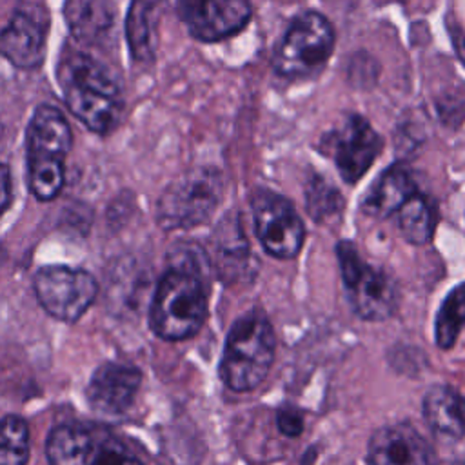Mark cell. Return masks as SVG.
Segmentation results:
<instances>
[{
  "label": "cell",
  "instance_id": "6da1fadb",
  "mask_svg": "<svg viewBox=\"0 0 465 465\" xmlns=\"http://www.w3.org/2000/svg\"><path fill=\"white\" fill-rule=\"evenodd\" d=\"M56 78L69 111L91 131L105 134L116 127L124 111V94L116 76L91 54L67 47Z\"/></svg>",
  "mask_w": 465,
  "mask_h": 465
},
{
  "label": "cell",
  "instance_id": "7a4b0ae2",
  "mask_svg": "<svg viewBox=\"0 0 465 465\" xmlns=\"http://www.w3.org/2000/svg\"><path fill=\"white\" fill-rule=\"evenodd\" d=\"M274 349L276 336L262 311L252 309L240 316L227 334L220 363L223 383L236 392L256 389L269 374Z\"/></svg>",
  "mask_w": 465,
  "mask_h": 465
},
{
  "label": "cell",
  "instance_id": "3957f363",
  "mask_svg": "<svg viewBox=\"0 0 465 465\" xmlns=\"http://www.w3.org/2000/svg\"><path fill=\"white\" fill-rule=\"evenodd\" d=\"M207 318V292L193 269L167 271L153 296L151 329L163 340L180 341L194 336Z\"/></svg>",
  "mask_w": 465,
  "mask_h": 465
},
{
  "label": "cell",
  "instance_id": "277c9868",
  "mask_svg": "<svg viewBox=\"0 0 465 465\" xmlns=\"http://www.w3.org/2000/svg\"><path fill=\"white\" fill-rule=\"evenodd\" d=\"M71 129L53 105L36 107L27 127L29 189L38 200H53L64 185Z\"/></svg>",
  "mask_w": 465,
  "mask_h": 465
},
{
  "label": "cell",
  "instance_id": "5b68a950",
  "mask_svg": "<svg viewBox=\"0 0 465 465\" xmlns=\"http://www.w3.org/2000/svg\"><path fill=\"white\" fill-rule=\"evenodd\" d=\"M334 49V29L316 11L296 16L274 49L272 69L283 78H311L329 62Z\"/></svg>",
  "mask_w": 465,
  "mask_h": 465
},
{
  "label": "cell",
  "instance_id": "8992f818",
  "mask_svg": "<svg viewBox=\"0 0 465 465\" xmlns=\"http://www.w3.org/2000/svg\"><path fill=\"white\" fill-rule=\"evenodd\" d=\"M223 193L222 174L198 167L173 182L158 200V223L163 229H191L203 223Z\"/></svg>",
  "mask_w": 465,
  "mask_h": 465
},
{
  "label": "cell",
  "instance_id": "52a82bcc",
  "mask_svg": "<svg viewBox=\"0 0 465 465\" xmlns=\"http://www.w3.org/2000/svg\"><path fill=\"white\" fill-rule=\"evenodd\" d=\"M45 454L49 465H142L107 429L91 423L56 425Z\"/></svg>",
  "mask_w": 465,
  "mask_h": 465
},
{
  "label": "cell",
  "instance_id": "ba28073f",
  "mask_svg": "<svg viewBox=\"0 0 465 465\" xmlns=\"http://www.w3.org/2000/svg\"><path fill=\"white\" fill-rule=\"evenodd\" d=\"M336 252L352 311L369 322L387 320L398 305L394 282L383 271L367 265L351 242H340Z\"/></svg>",
  "mask_w": 465,
  "mask_h": 465
},
{
  "label": "cell",
  "instance_id": "9c48e42d",
  "mask_svg": "<svg viewBox=\"0 0 465 465\" xmlns=\"http://www.w3.org/2000/svg\"><path fill=\"white\" fill-rule=\"evenodd\" d=\"M40 305L62 322L78 320L94 302L98 283L91 272L65 265L42 267L35 276Z\"/></svg>",
  "mask_w": 465,
  "mask_h": 465
},
{
  "label": "cell",
  "instance_id": "30bf717a",
  "mask_svg": "<svg viewBox=\"0 0 465 465\" xmlns=\"http://www.w3.org/2000/svg\"><path fill=\"white\" fill-rule=\"evenodd\" d=\"M251 209L262 247L274 258H294L303 245L305 227L292 203L272 191H258Z\"/></svg>",
  "mask_w": 465,
  "mask_h": 465
},
{
  "label": "cell",
  "instance_id": "8fae6325",
  "mask_svg": "<svg viewBox=\"0 0 465 465\" xmlns=\"http://www.w3.org/2000/svg\"><path fill=\"white\" fill-rule=\"evenodd\" d=\"M323 145L332 156L341 178L347 183H354L374 163L381 151V138L365 118L351 114L325 134Z\"/></svg>",
  "mask_w": 465,
  "mask_h": 465
},
{
  "label": "cell",
  "instance_id": "7c38bea8",
  "mask_svg": "<svg viewBox=\"0 0 465 465\" xmlns=\"http://www.w3.org/2000/svg\"><path fill=\"white\" fill-rule=\"evenodd\" d=\"M189 33L202 42H220L240 33L251 15V0H178Z\"/></svg>",
  "mask_w": 465,
  "mask_h": 465
},
{
  "label": "cell",
  "instance_id": "4fadbf2b",
  "mask_svg": "<svg viewBox=\"0 0 465 465\" xmlns=\"http://www.w3.org/2000/svg\"><path fill=\"white\" fill-rule=\"evenodd\" d=\"M369 465H436V452L411 425L381 427L369 440Z\"/></svg>",
  "mask_w": 465,
  "mask_h": 465
},
{
  "label": "cell",
  "instance_id": "5bb4252c",
  "mask_svg": "<svg viewBox=\"0 0 465 465\" xmlns=\"http://www.w3.org/2000/svg\"><path fill=\"white\" fill-rule=\"evenodd\" d=\"M44 16L31 5L15 11L0 31V54L20 69L38 67L44 58Z\"/></svg>",
  "mask_w": 465,
  "mask_h": 465
},
{
  "label": "cell",
  "instance_id": "9a60e30c",
  "mask_svg": "<svg viewBox=\"0 0 465 465\" xmlns=\"http://www.w3.org/2000/svg\"><path fill=\"white\" fill-rule=\"evenodd\" d=\"M142 381V372L125 363L107 361L89 380L87 400L102 414H122L133 403Z\"/></svg>",
  "mask_w": 465,
  "mask_h": 465
},
{
  "label": "cell",
  "instance_id": "2e32d148",
  "mask_svg": "<svg viewBox=\"0 0 465 465\" xmlns=\"http://www.w3.org/2000/svg\"><path fill=\"white\" fill-rule=\"evenodd\" d=\"M116 7L113 0H65L64 18L80 44H100L111 33Z\"/></svg>",
  "mask_w": 465,
  "mask_h": 465
},
{
  "label": "cell",
  "instance_id": "e0dca14e",
  "mask_svg": "<svg viewBox=\"0 0 465 465\" xmlns=\"http://www.w3.org/2000/svg\"><path fill=\"white\" fill-rule=\"evenodd\" d=\"M418 191L411 171L405 165L389 167L372 185L361 207L376 218H389Z\"/></svg>",
  "mask_w": 465,
  "mask_h": 465
},
{
  "label": "cell",
  "instance_id": "ac0fdd59",
  "mask_svg": "<svg viewBox=\"0 0 465 465\" xmlns=\"http://www.w3.org/2000/svg\"><path fill=\"white\" fill-rule=\"evenodd\" d=\"M423 416L445 438L458 440L465 434V398L449 385H434L427 391Z\"/></svg>",
  "mask_w": 465,
  "mask_h": 465
},
{
  "label": "cell",
  "instance_id": "d6986e66",
  "mask_svg": "<svg viewBox=\"0 0 465 465\" xmlns=\"http://www.w3.org/2000/svg\"><path fill=\"white\" fill-rule=\"evenodd\" d=\"M396 220L400 234L414 243H427L436 229V207L429 196L416 191L392 216Z\"/></svg>",
  "mask_w": 465,
  "mask_h": 465
},
{
  "label": "cell",
  "instance_id": "ffe728a7",
  "mask_svg": "<svg viewBox=\"0 0 465 465\" xmlns=\"http://www.w3.org/2000/svg\"><path fill=\"white\" fill-rule=\"evenodd\" d=\"M247 242L238 223L223 220L213 234V256L222 272L236 271L245 265Z\"/></svg>",
  "mask_w": 465,
  "mask_h": 465
},
{
  "label": "cell",
  "instance_id": "44dd1931",
  "mask_svg": "<svg viewBox=\"0 0 465 465\" xmlns=\"http://www.w3.org/2000/svg\"><path fill=\"white\" fill-rule=\"evenodd\" d=\"M465 325V282L458 287H454L443 300L436 323H434V334L436 343L441 349H449L454 345L461 327Z\"/></svg>",
  "mask_w": 465,
  "mask_h": 465
},
{
  "label": "cell",
  "instance_id": "7402d4cb",
  "mask_svg": "<svg viewBox=\"0 0 465 465\" xmlns=\"http://www.w3.org/2000/svg\"><path fill=\"white\" fill-rule=\"evenodd\" d=\"M29 458V429L24 418L9 414L0 420V465H25Z\"/></svg>",
  "mask_w": 465,
  "mask_h": 465
},
{
  "label": "cell",
  "instance_id": "603a6c76",
  "mask_svg": "<svg viewBox=\"0 0 465 465\" xmlns=\"http://www.w3.org/2000/svg\"><path fill=\"white\" fill-rule=\"evenodd\" d=\"M127 40L138 60L151 54V4L147 0L133 2L127 16Z\"/></svg>",
  "mask_w": 465,
  "mask_h": 465
},
{
  "label": "cell",
  "instance_id": "cb8c5ba5",
  "mask_svg": "<svg viewBox=\"0 0 465 465\" xmlns=\"http://www.w3.org/2000/svg\"><path fill=\"white\" fill-rule=\"evenodd\" d=\"M307 209L311 216H314L318 222L329 218L331 214H336L340 209V196L338 193L329 187L327 183H311L307 191Z\"/></svg>",
  "mask_w": 465,
  "mask_h": 465
},
{
  "label": "cell",
  "instance_id": "d4e9b609",
  "mask_svg": "<svg viewBox=\"0 0 465 465\" xmlns=\"http://www.w3.org/2000/svg\"><path fill=\"white\" fill-rule=\"evenodd\" d=\"M276 423H278V429L289 436V438H296L302 434V429H303V416L292 409V407H285L278 412L276 416Z\"/></svg>",
  "mask_w": 465,
  "mask_h": 465
},
{
  "label": "cell",
  "instance_id": "484cf974",
  "mask_svg": "<svg viewBox=\"0 0 465 465\" xmlns=\"http://www.w3.org/2000/svg\"><path fill=\"white\" fill-rule=\"evenodd\" d=\"M11 202V174L9 169L0 163V214L5 211V207Z\"/></svg>",
  "mask_w": 465,
  "mask_h": 465
},
{
  "label": "cell",
  "instance_id": "4316f807",
  "mask_svg": "<svg viewBox=\"0 0 465 465\" xmlns=\"http://www.w3.org/2000/svg\"><path fill=\"white\" fill-rule=\"evenodd\" d=\"M450 38H452V45H454L456 53L460 54L461 62L465 64V33L460 27H452L450 29Z\"/></svg>",
  "mask_w": 465,
  "mask_h": 465
}]
</instances>
